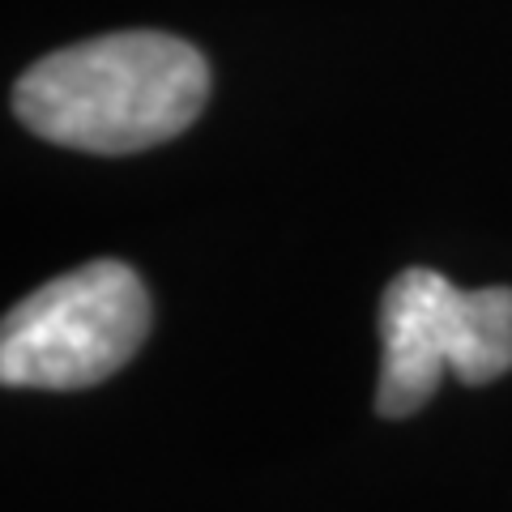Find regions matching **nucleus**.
Returning <instances> with one entry per match:
<instances>
[{"mask_svg": "<svg viewBox=\"0 0 512 512\" xmlns=\"http://www.w3.org/2000/svg\"><path fill=\"white\" fill-rule=\"evenodd\" d=\"M210 99V64L163 30L99 35L30 64L13 90L35 137L86 154H137L180 137Z\"/></svg>", "mask_w": 512, "mask_h": 512, "instance_id": "1", "label": "nucleus"}, {"mask_svg": "<svg viewBox=\"0 0 512 512\" xmlns=\"http://www.w3.org/2000/svg\"><path fill=\"white\" fill-rule=\"evenodd\" d=\"M150 333V295L124 261H90L43 282L5 316L0 380L9 389H90L116 376Z\"/></svg>", "mask_w": 512, "mask_h": 512, "instance_id": "2", "label": "nucleus"}, {"mask_svg": "<svg viewBox=\"0 0 512 512\" xmlns=\"http://www.w3.org/2000/svg\"><path fill=\"white\" fill-rule=\"evenodd\" d=\"M380 346L376 410L384 419L423 410L444 372L491 384L512 372V291H461L436 269H406L384 291Z\"/></svg>", "mask_w": 512, "mask_h": 512, "instance_id": "3", "label": "nucleus"}]
</instances>
